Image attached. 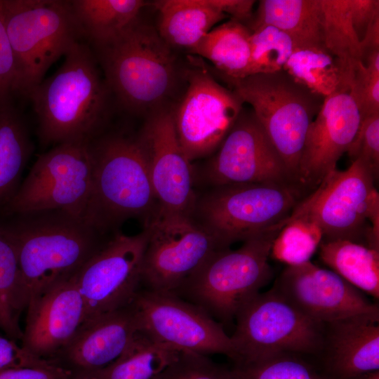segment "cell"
Here are the masks:
<instances>
[{
  "label": "cell",
  "instance_id": "6da1fadb",
  "mask_svg": "<svg viewBox=\"0 0 379 379\" xmlns=\"http://www.w3.org/2000/svg\"><path fill=\"white\" fill-rule=\"evenodd\" d=\"M18 215L15 223L3 228L15 248L25 309L73 277L109 239L84 220L61 211Z\"/></svg>",
  "mask_w": 379,
  "mask_h": 379
},
{
  "label": "cell",
  "instance_id": "7a4b0ae2",
  "mask_svg": "<svg viewBox=\"0 0 379 379\" xmlns=\"http://www.w3.org/2000/svg\"><path fill=\"white\" fill-rule=\"evenodd\" d=\"M110 90L88 44L76 42L62 65L28 95L46 145L95 139L106 117Z\"/></svg>",
  "mask_w": 379,
  "mask_h": 379
},
{
  "label": "cell",
  "instance_id": "3957f363",
  "mask_svg": "<svg viewBox=\"0 0 379 379\" xmlns=\"http://www.w3.org/2000/svg\"><path fill=\"white\" fill-rule=\"evenodd\" d=\"M286 224L285 220L257 234L237 249L216 250L171 293L200 307L223 326L230 324L272 279V245Z\"/></svg>",
  "mask_w": 379,
  "mask_h": 379
},
{
  "label": "cell",
  "instance_id": "277c9868",
  "mask_svg": "<svg viewBox=\"0 0 379 379\" xmlns=\"http://www.w3.org/2000/svg\"><path fill=\"white\" fill-rule=\"evenodd\" d=\"M94 47L110 91L127 109L156 108L172 93L177 79L172 48L140 18L112 40Z\"/></svg>",
  "mask_w": 379,
  "mask_h": 379
},
{
  "label": "cell",
  "instance_id": "5b68a950",
  "mask_svg": "<svg viewBox=\"0 0 379 379\" xmlns=\"http://www.w3.org/2000/svg\"><path fill=\"white\" fill-rule=\"evenodd\" d=\"M91 151L92 188L85 220L103 234L129 218L145 222L158 204L138 138L95 139Z\"/></svg>",
  "mask_w": 379,
  "mask_h": 379
},
{
  "label": "cell",
  "instance_id": "8992f818",
  "mask_svg": "<svg viewBox=\"0 0 379 379\" xmlns=\"http://www.w3.org/2000/svg\"><path fill=\"white\" fill-rule=\"evenodd\" d=\"M222 77L230 89L244 103L252 107L290 181L299 187V166L305 138L324 98L298 82L284 69L242 79Z\"/></svg>",
  "mask_w": 379,
  "mask_h": 379
},
{
  "label": "cell",
  "instance_id": "52a82bcc",
  "mask_svg": "<svg viewBox=\"0 0 379 379\" xmlns=\"http://www.w3.org/2000/svg\"><path fill=\"white\" fill-rule=\"evenodd\" d=\"M13 52L15 95L28 96L82 38L70 1L0 0Z\"/></svg>",
  "mask_w": 379,
  "mask_h": 379
},
{
  "label": "cell",
  "instance_id": "ba28073f",
  "mask_svg": "<svg viewBox=\"0 0 379 379\" xmlns=\"http://www.w3.org/2000/svg\"><path fill=\"white\" fill-rule=\"evenodd\" d=\"M374 178L359 160L335 168L295 206L289 219L315 224L322 241L347 240L379 251V194Z\"/></svg>",
  "mask_w": 379,
  "mask_h": 379
},
{
  "label": "cell",
  "instance_id": "9c48e42d",
  "mask_svg": "<svg viewBox=\"0 0 379 379\" xmlns=\"http://www.w3.org/2000/svg\"><path fill=\"white\" fill-rule=\"evenodd\" d=\"M305 196L287 182L217 186L197 201L194 214L223 249L285 220Z\"/></svg>",
  "mask_w": 379,
  "mask_h": 379
},
{
  "label": "cell",
  "instance_id": "30bf717a",
  "mask_svg": "<svg viewBox=\"0 0 379 379\" xmlns=\"http://www.w3.org/2000/svg\"><path fill=\"white\" fill-rule=\"evenodd\" d=\"M234 319V365L281 352L317 356L321 351L325 325L304 314L274 286L246 302Z\"/></svg>",
  "mask_w": 379,
  "mask_h": 379
},
{
  "label": "cell",
  "instance_id": "8fae6325",
  "mask_svg": "<svg viewBox=\"0 0 379 379\" xmlns=\"http://www.w3.org/2000/svg\"><path fill=\"white\" fill-rule=\"evenodd\" d=\"M91 142H62L41 154L6 211L16 215L61 211L85 220L92 188Z\"/></svg>",
  "mask_w": 379,
  "mask_h": 379
},
{
  "label": "cell",
  "instance_id": "7c38bea8",
  "mask_svg": "<svg viewBox=\"0 0 379 379\" xmlns=\"http://www.w3.org/2000/svg\"><path fill=\"white\" fill-rule=\"evenodd\" d=\"M147 242L143 256L141 288L173 292L216 250L212 234L194 216L158 207L145 222Z\"/></svg>",
  "mask_w": 379,
  "mask_h": 379
},
{
  "label": "cell",
  "instance_id": "4fadbf2b",
  "mask_svg": "<svg viewBox=\"0 0 379 379\" xmlns=\"http://www.w3.org/2000/svg\"><path fill=\"white\" fill-rule=\"evenodd\" d=\"M186 91L173 112L180 144L190 161L219 147L243 109V101L218 82L205 65L188 69Z\"/></svg>",
  "mask_w": 379,
  "mask_h": 379
},
{
  "label": "cell",
  "instance_id": "5bb4252c",
  "mask_svg": "<svg viewBox=\"0 0 379 379\" xmlns=\"http://www.w3.org/2000/svg\"><path fill=\"white\" fill-rule=\"evenodd\" d=\"M133 302L140 330L175 350L221 354L232 361L235 351L224 326L200 307L171 292L140 288Z\"/></svg>",
  "mask_w": 379,
  "mask_h": 379
},
{
  "label": "cell",
  "instance_id": "9a60e30c",
  "mask_svg": "<svg viewBox=\"0 0 379 379\" xmlns=\"http://www.w3.org/2000/svg\"><path fill=\"white\" fill-rule=\"evenodd\" d=\"M148 234L117 233L74 275L82 297L85 321L131 303L141 288Z\"/></svg>",
  "mask_w": 379,
  "mask_h": 379
},
{
  "label": "cell",
  "instance_id": "2e32d148",
  "mask_svg": "<svg viewBox=\"0 0 379 379\" xmlns=\"http://www.w3.org/2000/svg\"><path fill=\"white\" fill-rule=\"evenodd\" d=\"M273 286L317 323L326 325L352 319L378 323V303L331 270L311 261L286 266Z\"/></svg>",
  "mask_w": 379,
  "mask_h": 379
},
{
  "label": "cell",
  "instance_id": "e0dca14e",
  "mask_svg": "<svg viewBox=\"0 0 379 379\" xmlns=\"http://www.w3.org/2000/svg\"><path fill=\"white\" fill-rule=\"evenodd\" d=\"M205 177L213 187L266 182L293 185L253 112L244 108L208 164Z\"/></svg>",
  "mask_w": 379,
  "mask_h": 379
},
{
  "label": "cell",
  "instance_id": "ac0fdd59",
  "mask_svg": "<svg viewBox=\"0 0 379 379\" xmlns=\"http://www.w3.org/2000/svg\"><path fill=\"white\" fill-rule=\"evenodd\" d=\"M137 138L145 154L158 208L193 216L197 201L193 171L178 140L173 112H155Z\"/></svg>",
  "mask_w": 379,
  "mask_h": 379
},
{
  "label": "cell",
  "instance_id": "d6986e66",
  "mask_svg": "<svg viewBox=\"0 0 379 379\" xmlns=\"http://www.w3.org/2000/svg\"><path fill=\"white\" fill-rule=\"evenodd\" d=\"M361 121L359 107L350 90L336 91L324 98L310 125L301 154L298 182L305 195L336 168L337 162L352 145Z\"/></svg>",
  "mask_w": 379,
  "mask_h": 379
},
{
  "label": "cell",
  "instance_id": "ffe728a7",
  "mask_svg": "<svg viewBox=\"0 0 379 379\" xmlns=\"http://www.w3.org/2000/svg\"><path fill=\"white\" fill-rule=\"evenodd\" d=\"M138 330L139 318L133 301L84 321L50 361L72 375L100 370L122 353Z\"/></svg>",
  "mask_w": 379,
  "mask_h": 379
},
{
  "label": "cell",
  "instance_id": "44dd1931",
  "mask_svg": "<svg viewBox=\"0 0 379 379\" xmlns=\"http://www.w3.org/2000/svg\"><path fill=\"white\" fill-rule=\"evenodd\" d=\"M27 310L21 347L47 360L70 341L85 321L84 304L74 276L53 286Z\"/></svg>",
  "mask_w": 379,
  "mask_h": 379
},
{
  "label": "cell",
  "instance_id": "7402d4cb",
  "mask_svg": "<svg viewBox=\"0 0 379 379\" xmlns=\"http://www.w3.org/2000/svg\"><path fill=\"white\" fill-rule=\"evenodd\" d=\"M317 356L328 379H352L379 370L378 323L352 319L326 324Z\"/></svg>",
  "mask_w": 379,
  "mask_h": 379
},
{
  "label": "cell",
  "instance_id": "603a6c76",
  "mask_svg": "<svg viewBox=\"0 0 379 379\" xmlns=\"http://www.w3.org/2000/svg\"><path fill=\"white\" fill-rule=\"evenodd\" d=\"M262 25L284 32L296 49L326 48L320 0H261L248 27Z\"/></svg>",
  "mask_w": 379,
  "mask_h": 379
},
{
  "label": "cell",
  "instance_id": "cb8c5ba5",
  "mask_svg": "<svg viewBox=\"0 0 379 379\" xmlns=\"http://www.w3.org/2000/svg\"><path fill=\"white\" fill-rule=\"evenodd\" d=\"M158 33L172 48L192 50L215 25L228 18L211 0H160Z\"/></svg>",
  "mask_w": 379,
  "mask_h": 379
},
{
  "label": "cell",
  "instance_id": "d4e9b609",
  "mask_svg": "<svg viewBox=\"0 0 379 379\" xmlns=\"http://www.w3.org/2000/svg\"><path fill=\"white\" fill-rule=\"evenodd\" d=\"M180 352L138 330L109 365L95 371L75 374L72 379H153Z\"/></svg>",
  "mask_w": 379,
  "mask_h": 379
},
{
  "label": "cell",
  "instance_id": "484cf974",
  "mask_svg": "<svg viewBox=\"0 0 379 379\" xmlns=\"http://www.w3.org/2000/svg\"><path fill=\"white\" fill-rule=\"evenodd\" d=\"M72 8L82 38L93 46L120 34L140 18L142 0H72Z\"/></svg>",
  "mask_w": 379,
  "mask_h": 379
},
{
  "label": "cell",
  "instance_id": "4316f807",
  "mask_svg": "<svg viewBox=\"0 0 379 379\" xmlns=\"http://www.w3.org/2000/svg\"><path fill=\"white\" fill-rule=\"evenodd\" d=\"M251 30L239 21L214 27L190 51L210 61L222 76L242 79L250 75Z\"/></svg>",
  "mask_w": 379,
  "mask_h": 379
},
{
  "label": "cell",
  "instance_id": "83f0119b",
  "mask_svg": "<svg viewBox=\"0 0 379 379\" xmlns=\"http://www.w3.org/2000/svg\"><path fill=\"white\" fill-rule=\"evenodd\" d=\"M320 260L351 285L379 298V251L347 240L321 241Z\"/></svg>",
  "mask_w": 379,
  "mask_h": 379
},
{
  "label": "cell",
  "instance_id": "f1b7e54d",
  "mask_svg": "<svg viewBox=\"0 0 379 379\" xmlns=\"http://www.w3.org/2000/svg\"><path fill=\"white\" fill-rule=\"evenodd\" d=\"M284 70L312 92L328 97L350 90L351 77L338 60L326 48L296 49Z\"/></svg>",
  "mask_w": 379,
  "mask_h": 379
},
{
  "label": "cell",
  "instance_id": "f546056e",
  "mask_svg": "<svg viewBox=\"0 0 379 379\" xmlns=\"http://www.w3.org/2000/svg\"><path fill=\"white\" fill-rule=\"evenodd\" d=\"M32 150L27 129L13 106L0 109V205L6 206L18 189Z\"/></svg>",
  "mask_w": 379,
  "mask_h": 379
},
{
  "label": "cell",
  "instance_id": "4dcf8cb0",
  "mask_svg": "<svg viewBox=\"0 0 379 379\" xmlns=\"http://www.w3.org/2000/svg\"><path fill=\"white\" fill-rule=\"evenodd\" d=\"M326 49L351 77L361 61L359 41L352 27L350 0H320Z\"/></svg>",
  "mask_w": 379,
  "mask_h": 379
},
{
  "label": "cell",
  "instance_id": "1f68e13d",
  "mask_svg": "<svg viewBox=\"0 0 379 379\" xmlns=\"http://www.w3.org/2000/svg\"><path fill=\"white\" fill-rule=\"evenodd\" d=\"M25 309L15 248L0 225V328L13 340L22 338L18 318Z\"/></svg>",
  "mask_w": 379,
  "mask_h": 379
},
{
  "label": "cell",
  "instance_id": "d6a6232c",
  "mask_svg": "<svg viewBox=\"0 0 379 379\" xmlns=\"http://www.w3.org/2000/svg\"><path fill=\"white\" fill-rule=\"evenodd\" d=\"M321 241V232L315 224L288 218L272 243L270 256L287 266L302 265L310 261Z\"/></svg>",
  "mask_w": 379,
  "mask_h": 379
},
{
  "label": "cell",
  "instance_id": "836d02e7",
  "mask_svg": "<svg viewBox=\"0 0 379 379\" xmlns=\"http://www.w3.org/2000/svg\"><path fill=\"white\" fill-rule=\"evenodd\" d=\"M237 379H328L304 355L281 352L234 365Z\"/></svg>",
  "mask_w": 379,
  "mask_h": 379
},
{
  "label": "cell",
  "instance_id": "e575fe53",
  "mask_svg": "<svg viewBox=\"0 0 379 379\" xmlns=\"http://www.w3.org/2000/svg\"><path fill=\"white\" fill-rule=\"evenodd\" d=\"M250 75L273 73L284 69L296 50L291 38L270 25H262L251 31Z\"/></svg>",
  "mask_w": 379,
  "mask_h": 379
},
{
  "label": "cell",
  "instance_id": "d590c367",
  "mask_svg": "<svg viewBox=\"0 0 379 379\" xmlns=\"http://www.w3.org/2000/svg\"><path fill=\"white\" fill-rule=\"evenodd\" d=\"M153 379H237L232 368L207 355L183 350Z\"/></svg>",
  "mask_w": 379,
  "mask_h": 379
},
{
  "label": "cell",
  "instance_id": "8d00e7d4",
  "mask_svg": "<svg viewBox=\"0 0 379 379\" xmlns=\"http://www.w3.org/2000/svg\"><path fill=\"white\" fill-rule=\"evenodd\" d=\"M351 162L359 159L372 175L379 176V114L361 119L358 132L347 152Z\"/></svg>",
  "mask_w": 379,
  "mask_h": 379
},
{
  "label": "cell",
  "instance_id": "74e56055",
  "mask_svg": "<svg viewBox=\"0 0 379 379\" xmlns=\"http://www.w3.org/2000/svg\"><path fill=\"white\" fill-rule=\"evenodd\" d=\"M350 91L361 119L379 114V75L368 72L361 62L354 69Z\"/></svg>",
  "mask_w": 379,
  "mask_h": 379
},
{
  "label": "cell",
  "instance_id": "f35d334b",
  "mask_svg": "<svg viewBox=\"0 0 379 379\" xmlns=\"http://www.w3.org/2000/svg\"><path fill=\"white\" fill-rule=\"evenodd\" d=\"M15 79V58L0 4V109L13 106Z\"/></svg>",
  "mask_w": 379,
  "mask_h": 379
},
{
  "label": "cell",
  "instance_id": "ab89813d",
  "mask_svg": "<svg viewBox=\"0 0 379 379\" xmlns=\"http://www.w3.org/2000/svg\"><path fill=\"white\" fill-rule=\"evenodd\" d=\"M50 360L38 357L22 347L15 340L0 335V370L11 368H42L55 366Z\"/></svg>",
  "mask_w": 379,
  "mask_h": 379
},
{
  "label": "cell",
  "instance_id": "60d3db41",
  "mask_svg": "<svg viewBox=\"0 0 379 379\" xmlns=\"http://www.w3.org/2000/svg\"><path fill=\"white\" fill-rule=\"evenodd\" d=\"M350 10L352 27L360 42L373 18L379 14V1L350 0Z\"/></svg>",
  "mask_w": 379,
  "mask_h": 379
},
{
  "label": "cell",
  "instance_id": "b9f144b4",
  "mask_svg": "<svg viewBox=\"0 0 379 379\" xmlns=\"http://www.w3.org/2000/svg\"><path fill=\"white\" fill-rule=\"evenodd\" d=\"M71 371L58 365L42 368H11L0 370V379H72Z\"/></svg>",
  "mask_w": 379,
  "mask_h": 379
},
{
  "label": "cell",
  "instance_id": "7bdbcfd3",
  "mask_svg": "<svg viewBox=\"0 0 379 379\" xmlns=\"http://www.w3.org/2000/svg\"><path fill=\"white\" fill-rule=\"evenodd\" d=\"M213 6L231 19L244 24L253 18L255 1L252 0H211Z\"/></svg>",
  "mask_w": 379,
  "mask_h": 379
},
{
  "label": "cell",
  "instance_id": "ee69618b",
  "mask_svg": "<svg viewBox=\"0 0 379 379\" xmlns=\"http://www.w3.org/2000/svg\"><path fill=\"white\" fill-rule=\"evenodd\" d=\"M361 61L369 54L379 51V14L373 18L359 42Z\"/></svg>",
  "mask_w": 379,
  "mask_h": 379
},
{
  "label": "cell",
  "instance_id": "f6af8a7d",
  "mask_svg": "<svg viewBox=\"0 0 379 379\" xmlns=\"http://www.w3.org/2000/svg\"><path fill=\"white\" fill-rule=\"evenodd\" d=\"M352 379H379V370L359 375Z\"/></svg>",
  "mask_w": 379,
  "mask_h": 379
}]
</instances>
